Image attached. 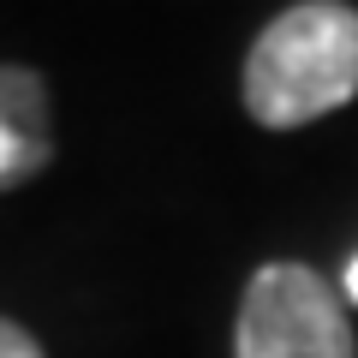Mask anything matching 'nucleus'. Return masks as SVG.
<instances>
[{
    "label": "nucleus",
    "mask_w": 358,
    "mask_h": 358,
    "mask_svg": "<svg viewBox=\"0 0 358 358\" xmlns=\"http://www.w3.org/2000/svg\"><path fill=\"white\" fill-rule=\"evenodd\" d=\"M0 358H42V346L30 341V334L18 329V322H6V317H0Z\"/></svg>",
    "instance_id": "obj_4"
},
{
    "label": "nucleus",
    "mask_w": 358,
    "mask_h": 358,
    "mask_svg": "<svg viewBox=\"0 0 358 358\" xmlns=\"http://www.w3.org/2000/svg\"><path fill=\"white\" fill-rule=\"evenodd\" d=\"M346 299H352V305H358V257H352V263H346Z\"/></svg>",
    "instance_id": "obj_5"
},
{
    "label": "nucleus",
    "mask_w": 358,
    "mask_h": 358,
    "mask_svg": "<svg viewBox=\"0 0 358 358\" xmlns=\"http://www.w3.org/2000/svg\"><path fill=\"white\" fill-rule=\"evenodd\" d=\"M233 358H358V341L317 268L263 263L239 299Z\"/></svg>",
    "instance_id": "obj_2"
},
{
    "label": "nucleus",
    "mask_w": 358,
    "mask_h": 358,
    "mask_svg": "<svg viewBox=\"0 0 358 358\" xmlns=\"http://www.w3.org/2000/svg\"><path fill=\"white\" fill-rule=\"evenodd\" d=\"M245 108L257 126L293 131L358 96V6L299 0L263 24L245 54Z\"/></svg>",
    "instance_id": "obj_1"
},
{
    "label": "nucleus",
    "mask_w": 358,
    "mask_h": 358,
    "mask_svg": "<svg viewBox=\"0 0 358 358\" xmlns=\"http://www.w3.org/2000/svg\"><path fill=\"white\" fill-rule=\"evenodd\" d=\"M54 155L48 138V90L24 66H0V192L36 179Z\"/></svg>",
    "instance_id": "obj_3"
}]
</instances>
